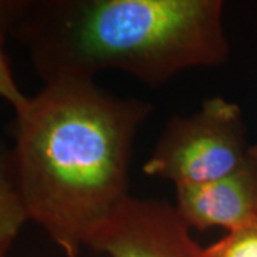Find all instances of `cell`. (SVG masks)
<instances>
[{
	"instance_id": "1",
	"label": "cell",
	"mask_w": 257,
	"mask_h": 257,
	"mask_svg": "<svg viewBox=\"0 0 257 257\" xmlns=\"http://www.w3.org/2000/svg\"><path fill=\"white\" fill-rule=\"evenodd\" d=\"M152 104L94 80L47 83L15 111L13 182L29 220L77 257L128 196L133 145Z\"/></svg>"
},
{
	"instance_id": "2",
	"label": "cell",
	"mask_w": 257,
	"mask_h": 257,
	"mask_svg": "<svg viewBox=\"0 0 257 257\" xmlns=\"http://www.w3.org/2000/svg\"><path fill=\"white\" fill-rule=\"evenodd\" d=\"M0 9L45 84L119 70L157 87L229 59L221 0H8Z\"/></svg>"
},
{
	"instance_id": "3",
	"label": "cell",
	"mask_w": 257,
	"mask_h": 257,
	"mask_svg": "<svg viewBox=\"0 0 257 257\" xmlns=\"http://www.w3.org/2000/svg\"><path fill=\"white\" fill-rule=\"evenodd\" d=\"M250 146L239 106L214 96L192 114L167 121L143 172L176 187L206 183L236 170Z\"/></svg>"
},
{
	"instance_id": "4",
	"label": "cell",
	"mask_w": 257,
	"mask_h": 257,
	"mask_svg": "<svg viewBox=\"0 0 257 257\" xmlns=\"http://www.w3.org/2000/svg\"><path fill=\"white\" fill-rule=\"evenodd\" d=\"M89 248L109 257H207L175 204L128 196Z\"/></svg>"
},
{
	"instance_id": "5",
	"label": "cell",
	"mask_w": 257,
	"mask_h": 257,
	"mask_svg": "<svg viewBox=\"0 0 257 257\" xmlns=\"http://www.w3.org/2000/svg\"><path fill=\"white\" fill-rule=\"evenodd\" d=\"M176 210L190 229L227 231L257 220V145L229 175L200 184L176 187Z\"/></svg>"
},
{
	"instance_id": "6",
	"label": "cell",
	"mask_w": 257,
	"mask_h": 257,
	"mask_svg": "<svg viewBox=\"0 0 257 257\" xmlns=\"http://www.w3.org/2000/svg\"><path fill=\"white\" fill-rule=\"evenodd\" d=\"M29 221L10 170L9 152L0 150V237L16 239Z\"/></svg>"
},
{
	"instance_id": "7",
	"label": "cell",
	"mask_w": 257,
	"mask_h": 257,
	"mask_svg": "<svg viewBox=\"0 0 257 257\" xmlns=\"http://www.w3.org/2000/svg\"><path fill=\"white\" fill-rule=\"evenodd\" d=\"M204 250L207 257H257V220L227 231Z\"/></svg>"
},
{
	"instance_id": "8",
	"label": "cell",
	"mask_w": 257,
	"mask_h": 257,
	"mask_svg": "<svg viewBox=\"0 0 257 257\" xmlns=\"http://www.w3.org/2000/svg\"><path fill=\"white\" fill-rule=\"evenodd\" d=\"M8 35L5 18L0 9V99L6 100L15 111L20 109L26 101L29 96L19 89V84L15 80L13 72L10 69L9 60L5 52V37Z\"/></svg>"
},
{
	"instance_id": "9",
	"label": "cell",
	"mask_w": 257,
	"mask_h": 257,
	"mask_svg": "<svg viewBox=\"0 0 257 257\" xmlns=\"http://www.w3.org/2000/svg\"><path fill=\"white\" fill-rule=\"evenodd\" d=\"M12 243H13L12 239H2L0 237V257H8Z\"/></svg>"
}]
</instances>
